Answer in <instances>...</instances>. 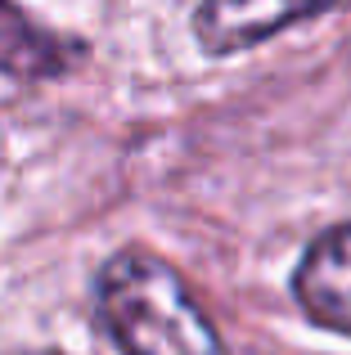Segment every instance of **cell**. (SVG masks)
I'll use <instances>...</instances> for the list:
<instances>
[{
    "label": "cell",
    "mask_w": 351,
    "mask_h": 355,
    "mask_svg": "<svg viewBox=\"0 0 351 355\" xmlns=\"http://www.w3.org/2000/svg\"><path fill=\"white\" fill-rule=\"evenodd\" d=\"M95 306L126 355H230L185 279L153 252L131 248L104 261Z\"/></svg>",
    "instance_id": "1"
},
{
    "label": "cell",
    "mask_w": 351,
    "mask_h": 355,
    "mask_svg": "<svg viewBox=\"0 0 351 355\" xmlns=\"http://www.w3.org/2000/svg\"><path fill=\"white\" fill-rule=\"evenodd\" d=\"M343 5L351 0H203L194 14V36L207 54H239Z\"/></svg>",
    "instance_id": "2"
},
{
    "label": "cell",
    "mask_w": 351,
    "mask_h": 355,
    "mask_svg": "<svg viewBox=\"0 0 351 355\" xmlns=\"http://www.w3.org/2000/svg\"><path fill=\"white\" fill-rule=\"evenodd\" d=\"M293 297L320 329L351 338V225L329 230L307 248L293 275Z\"/></svg>",
    "instance_id": "3"
},
{
    "label": "cell",
    "mask_w": 351,
    "mask_h": 355,
    "mask_svg": "<svg viewBox=\"0 0 351 355\" xmlns=\"http://www.w3.org/2000/svg\"><path fill=\"white\" fill-rule=\"evenodd\" d=\"M72 54H77L72 41L41 32L14 0H0V68L23 72V77H45V72H63Z\"/></svg>",
    "instance_id": "4"
}]
</instances>
